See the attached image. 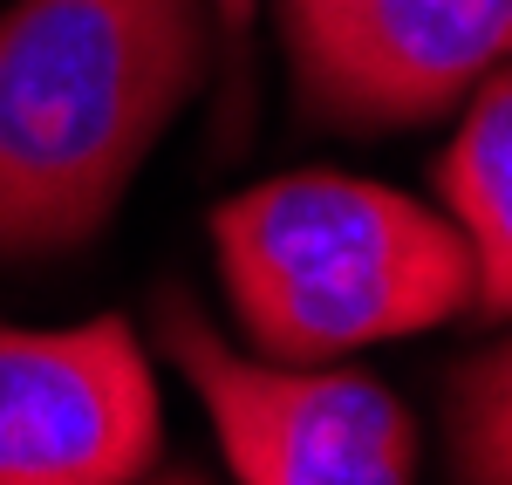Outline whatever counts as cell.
Returning a JSON list of instances; mask_svg holds the SVG:
<instances>
[{"instance_id": "5", "label": "cell", "mask_w": 512, "mask_h": 485, "mask_svg": "<svg viewBox=\"0 0 512 485\" xmlns=\"http://www.w3.org/2000/svg\"><path fill=\"white\" fill-rule=\"evenodd\" d=\"M158 445V383L117 315L62 335L0 328V485H130Z\"/></svg>"}, {"instance_id": "7", "label": "cell", "mask_w": 512, "mask_h": 485, "mask_svg": "<svg viewBox=\"0 0 512 485\" xmlns=\"http://www.w3.org/2000/svg\"><path fill=\"white\" fill-rule=\"evenodd\" d=\"M458 485H512V342L458 363L444 390Z\"/></svg>"}, {"instance_id": "1", "label": "cell", "mask_w": 512, "mask_h": 485, "mask_svg": "<svg viewBox=\"0 0 512 485\" xmlns=\"http://www.w3.org/2000/svg\"><path fill=\"white\" fill-rule=\"evenodd\" d=\"M205 0H21L0 14V260L82 246L205 82Z\"/></svg>"}, {"instance_id": "6", "label": "cell", "mask_w": 512, "mask_h": 485, "mask_svg": "<svg viewBox=\"0 0 512 485\" xmlns=\"http://www.w3.org/2000/svg\"><path fill=\"white\" fill-rule=\"evenodd\" d=\"M437 199L472 246L478 308L512 315V69L472 89V110L437 158Z\"/></svg>"}, {"instance_id": "8", "label": "cell", "mask_w": 512, "mask_h": 485, "mask_svg": "<svg viewBox=\"0 0 512 485\" xmlns=\"http://www.w3.org/2000/svg\"><path fill=\"white\" fill-rule=\"evenodd\" d=\"M212 14H219V28L233 48H246V28H253V0H212Z\"/></svg>"}, {"instance_id": "9", "label": "cell", "mask_w": 512, "mask_h": 485, "mask_svg": "<svg viewBox=\"0 0 512 485\" xmlns=\"http://www.w3.org/2000/svg\"><path fill=\"white\" fill-rule=\"evenodd\" d=\"M164 485H198V479H164Z\"/></svg>"}, {"instance_id": "2", "label": "cell", "mask_w": 512, "mask_h": 485, "mask_svg": "<svg viewBox=\"0 0 512 485\" xmlns=\"http://www.w3.org/2000/svg\"><path fill=\"white\" fill-rule=\"evenodd\" d=\"M212 246L239 328L274 363H328L478 301L472 246L451 212L335 171L226 199L212 212Z\"/></svg>"}, {"instance_id": "3", "label": "cell", "mask_w": 512, "mask_h": 485, "mask_svg": "<svg viewBox=\"0 0 512 485\" xmlns=\"http://www.w3.org/2000/svg\"><path fill=\"white\" fill-rule=\"evenodd\" d=\"M158 342L219 431L239 485H410V410L362 369H287L233 356L185 287L158 294Z\"/></svg>"}, {"instance_id": "4", "label": "cell", "mask_w": 512, "mask_h": 485, "mask_svg": "<svg viewBox=\"0 0 512 485\" xmlns=\"http://www.w3.org/2000/svg\"><path fill=\"white\" fill-rule=\"evenodd\" d=\"M315 123H431L512 55V0H280Z\"/></svg>"}]
</instances>
